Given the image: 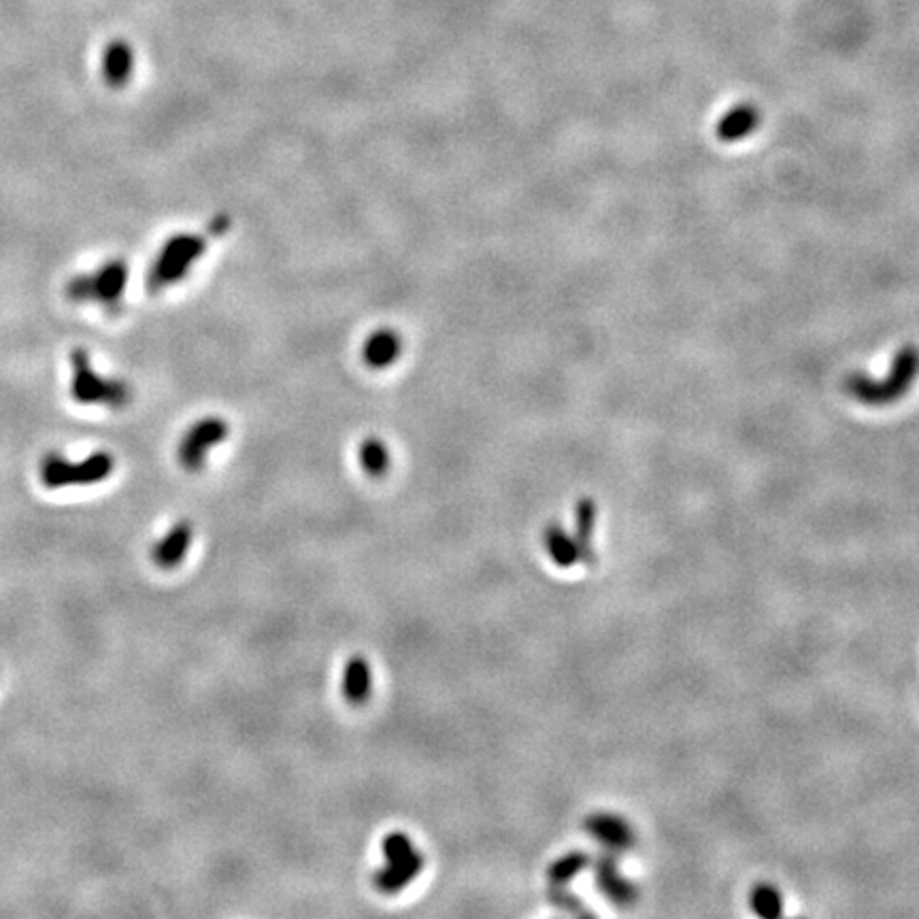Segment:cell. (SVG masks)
Listing matches in <instances>:
<instances>
[{"mask_svg": "<svg viewBox=\"0 0 919 919\" xmlns=\"http://www.w3.org/2000/svg\"><path fill=\"white\" fill-rule=\"evenodd\" d=\"M919 377V348L905 345L896 352L890 373L883 379H870L865 373H849L843 379V392L868 407H885L903 399Z\"/></svg>", "mask_w": 919, "mask_h": 919, "instance_id": "obj_1", "label": "cell"}, {"mask_svg": "<svg viewBox=\"0 0 919 919\" xmlns=\"http://www.w3.org/2000/svg\"><path fill=\"white\" fill-rule=\"evenodd\" d=\"M228 430H230L228 421L222 417L211 415L194 421L179 441V448H177L179 464L190 473L201 470L206 464L209 452L228 437Z\"/></svg>", "mask_w": 919, "mask_h": 919, "instance_id": "obj_6", "label": "cell"}, {"mask_svg": "<svg viewBox=\"0 0 919 919\" xmlns=\"http://www.w3.org/2000/svg\"><path fill=\"white\" fill-rule=\"evenodd\" d=\"M128 277V262L124 257H111L92 273L71 277L64 294L73 305H99L109 313H117L124 303Z\"/></svg>", "mask_w": 919, "mask_h": 919, "instance_id": "obj_2", "label": "cell"}, {"mask_svg": "<svg viewBox=\"0 0 919 919\" xmlns=\"http://www.w3.org/2000/svg\"><path fill=\"white\" fill-rule=\"evenodd\" d=\"M135 73V50L124 39H113L102 51L101 75L102 81L111 90H122L128 86Z\"/></svg>", "mask_w": 919, "mask_h": 919, "instance_id": "obj_10", "label": "cell"}, {"mask_svg": "<svg viewBox=\"0 0 919 919\" xmlns=\"http://www.w3.org/2000/svg\"><path fill=\"white\" fill-rule=\"evenodd\" d=\"M206 250V239L201 235H173L164 241L160 252L153 257L146 277L150 294H160L166 288L179 284L188 277L192 266L201 260Z\"/></svg>", "mask_w": 919, "mask_h": 919, "instance_id": "obj_4", "label": "cell"}, {"mask_svg": "<svg viewBox=\"0 0 919 919\" xmlns=\"http://www.w3.org/2000/svg\"><path fill=\"white\" fill-rule=\"evenodd\" d=\"M71 396L77 405L106 407L113 411L128 407L133 401V388L124 379L104 377L95 370L90 352L75 348L71 352Z\"/></svg>", "mask_w": 919, "mask_h": 919, "instance_id": "obj_3", "label": "cell"}, {"mask_svg": "<svg viewBox=\"0 0 919 919\" xmlns=\"http://www.w3.org/2000/svg\"><path fill=\"white\" fill-rule=\"evenodd\" d=\"M590 867V856L583 852H570L566 856L558 858L550 870H547V879L552 885H566L568 881H572L579 872H583L586 868Z\"/></svg>", "mask_w": 919, "mask_h": 919, "instance_id": "obj_18", "label": "cell"}, {"mask_svg": "<svg viewBox=\"0 0 919 919\" xmlns=\"http://www.w3.org/2000/svg\"><path fill=\"white\" fill-rule=\"evenodd\" d=\"M357 456L362 470L373 479H381L390 470V450L379 437H366Z\"/></svg>", "mask_w": 919, "mask_h": 919, "instance_id": "obj_17", "label": "cell"}, {"mask_svg": "<svg viewBox=\"0 0 919 919\" xmlns=\"http://www.w3.org/2000/svg\"><path fill=\"white\" fill-rule=\"evenodd\" d=\"M192 539H194V528H192V524L188 521V519H181V521H177L155 545H153L152 550V562L158 566V568H162V570H173V568H177L184 558H186V554L190 552V545H192Z\"/></svg>", "mask_w": 919, "mask_h": 919, "instance_id": "obj_11", "label": "cell"}, {"mask_svg": "<svg viewBox=\"0 0 919 919\" xmlns=\"http://www.w3.org/2000/svg\"><path fill=\"white\" fill-rule=\"evenodd\" d=\"M381 852H383L386 865H396V863H403V860L411 858L417 852V847L413 845L408 834L401 832V830H394V832L386 834V839L381 843Z\"/></svg>", "mask_w": 919, "mask_h": 919, "instance_id": "obj_20", "label": "cell"}, {"mask_svg": "<svg viewBox=\"0 0 919 919\" xmlns=\"http://www.w3.org/2000/svg\"><path fill=\"white\" fill-rule=\"evenodd\" d=\"M373 690L370 666L364 656H352L343 668V696L352 707L368 703Z\"/></svg>", "mask_w": 919, "mask_h": 919, "instance_id": "obj_14", "label": "cell"}, {"mask_svg": "<svg viewBox=\"0 0 919 919\" xmlns=\"http://www.w3.org/2000/svg\"><path fill=\"white\" fill-rule=\"evenodd\" d=\"M424 868V856L417 849L411 858L396 863V865H383L375 874H373V885L377 892L386 894V896H394L399 892H403L408 883L421 872Z\"/></svg>", "mask_w": 919, "mask_h": 919, "instance_id": "obj_13", "label": "cell"}, {"mask_svg": "<svg viewBox=\"0 0 919 919\" xmlns=\"http://www.w3.org/2000/svg\"><path fill=\"white\" fill-rule=\"evenodd\" d=\"M547 898H550V903H552L556 909L566 911V914H588V911L583 909L581 901H579L577 896H572V894L566 890V885H552V887H550V892H547Z\"/></svg>", "mask_w": 919, "mask_h": 919, "instance_id": "obj_21", "label": "cell"}, {"mask_svg": "<svg viewBox=\"0 0 919 919\" xmlns=\"http://www.w3.org/2000/svg\"><path fill=\"white\" fill-rule=\"evenodd\" d=\"M596 517H599V511H596L594 501H590V499L577 501V505H575V534L572 537L579 545L581 561L586 564H594V561H596V554H594V547H592Z\"/></svg>", "mask_w": 919, "mask_h": 919, "instance_id": "obj_15", "label": "cell"}, {"mask_svg": "<svg viewBox=\"0 0 919 919\" xmlns=\"http://www.w3.org/2000/svg\"><path fill=\"white\" fill-rule=\"evenodd\" d=\"M401 354H403V337L392 328H379L370 332L362 348L364 364L375 370H383L392 366Z\"/></svg>", "mask_w": 919, "mask_h": 919, "instance_id": "obj_12", "label": "cell"}, {"mask_svg": "<svg viewBox=\"0 0 919 919\" xmlns=\"http://www.w3.org/2000/svg\"><path fill=\"white\" fill-rule=\"evenodd\" d=\"M763 122L760 109L754 102H741L732 109H728L717 126H715V137L721 143H739L743 139H747L750 135H754L758 130Z\"/></svg>", "mask_w": 919, "mask_h": 919, "instance_id": "obj_9", "label": "cell"}, {"mask_svg": "<svg viewBox=\"0 0 919 919\" xmlns=\"http://www.w3.org/2000/svg\"><path fill=\"white\" fill-rule=\"evenodd\" d=\"M115 468V458L109 452H95L88 458L73 462L60 454H48L41 462V481L48 490L95 486L104 481Z\"/></svg>", "mask_w": 919, "mask_h": 919, "instance_id": "obj_5", "label": "cell"}, {"mask_svg": "<svg viewBox=\"0 0 919 919\" xmlns=\"http://www.w3.org/2000/svg\"><path fill=\"white\" fill-rule=\"evenodd\" d=\"M594 881L603 896H607L617 907H632L637 903V887L619 872L617 854L603 852L594 863Z\"/></svg>", "mask_w": 919, "mask_h": 919, "instance_id": "obj_7", "label": "cell"}, {"mask_svg": "<svg viewBox=\"0 0 919 919\" xmlns=\"http://www.w3.org/2000/svg\"><path fill=\"white\" fill-rule=\"evenodd\" d=\"M750 905H752L754 914L760 916V918L775 919L783 914V898H781L779 890L772 887L770 883H760L752 890Z\"/></svg>", "mask_w": 919, "mask_h": 919, "instance_id": "obj_19", "label": "cell"}, {"mask_svg": "<svg viewBox=\"0 0 919 919\" xmlns=\"http://www.w3.org/2000/svg\"><path fill=\"white\" fill-rule=\"evenodd\" d=\"M586 830L594 841L605 847V852L624 854L634 845V830L624 817L594 814L586 819Z\"/></svg>", "mask_w": 919, "mask_h": 919, "instance_id": "obj_8", "label": "cell"}, {"mask_svg": "<svg viewBox=\"0 0 919 919\" xmlns=\"http://www.w3.org/2000/svg\"><path fill=\"white\" fill-rule=\"evenodd\" d=\"M543 543H545V550H547L550 558L554 561L556 566H561V568H570V566H575L577 562L581 561L579 545H577L575 537L568 534L562 528L561 524H556V521H552L545 528Z\"/></svg>", "mask_w": 919, "mask_h": 919, "instance_id": "obj_16", "label": "cell"}]
</instances>
